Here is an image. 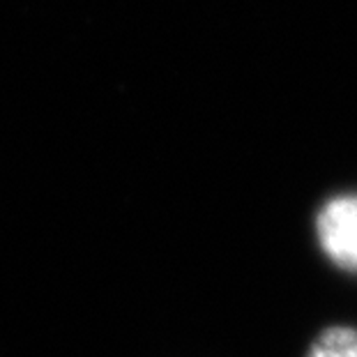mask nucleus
Returning <instances> with one entry per match:
<instances>
[{"instance_id": "nucleus-1", "label": "nucleus", "mask_w": 357, "mask_h": 357, "mask_svg": "<svg viewBox=\"0 0 357 357\" xmlns=\"http://www.w3.org/2000/svg\"><path fill=\"white\" fill-rule=\"evenodd\" d=\"M323 252L341 270L357 272V194L337 196L316 217Z\"/></svg>"}, {"instance_id": "nucleus-2", "label": "nucleus", "mask_w": 357, "mask_h": 357, "mask_svg": "<svg viewBox=\"0 0 357 357\" xmlns=\"http://www.w3.org/2000/svg\"><path fill=\"white\" fill-rule=\"evenodd\" d=\"M307 357H357V330L328 328L311 344Z\"/></svg>"}]
</instances>
